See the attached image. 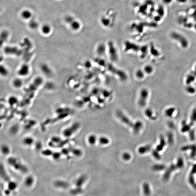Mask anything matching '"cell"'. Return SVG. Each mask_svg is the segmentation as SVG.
Returning a JSON list of instances; mask_svg holds the SVG:
<instances>
[{
	"instance_id": "cell-1",
	"label": "cell",
	"mask_w": 196,
	"mask_h": 196,
	"mask_svg": "<svg viewBox=\"0 0 196 196\" xmlns=\"http://www.w3.org/2000/svg\"><path fill=\"white\" fill-rule=\"evenodd\" d=\"M116 114L117 117L122 122L133 129L135 134L139 133L142 128L143 124L142 122L138 121L133 123L127 116L120 110L117 111Z\"/></svg>"
},
{
	"instance_id": "cell-2",
	"label": "cell",
	"mask_w": 196,
	"mask_h": 196,
	"mask_svg": "<svg viewBox=\"0 0 196 196\" xmlns=\"http://www.w3.org/2000/svg\"><path fill=\"white\" fill-rule=\"evenodd\" d=\"M107 53L111 62H116L118 61L119 54L116 47L113 42H109L107 44Z\"/></svg>"
},
{
	"instance_id": "cell-3",
	"label": "cell",
	"mask_w": 196,
	"mask_h": 196,
	"mask_svg": "<svg viewBox=\"0 0 196 196\" xmlns=\"http://www.w3.org/2000/svg\"><path fill=\"white\" fill-rule=\"evenodd\" d=\"M149 94V91L147 89L143 88L141 90L138 100V104L140 107H143L146 105Z\"/></svg>"
},
{
	"instance_id": "cell-4",
	"label": "cell",
	"mask_w": 196,
	"mask_h": 196,
	"mask_svg": "<svg viewBox=\"0 0 196 196\" xmlns=\"http://www.w3.org/2000/svg\"><path fill=\"white\" fill-rule=\"evenodd\" d=\"M141 48V46L130 41H126L124 44V50L126 52H138L140 51Z\"/></svg>"
},
{
	"instance_id": "cell-5",
	"label": "cell",
	"mask_w": 196,
	"mask_h": 196,
	"mask_svg": "<svg viewBox=\"0 0 196 196\" xmlns=\"http://www.w3.org/2000/svg\"><path fill=\"white\" fill-rule=\"evenodd\" d=\"M80 124L78 122H76L73 125L65 129L63 131V134L67 137H70L79 128Z\"/></svg>"
},
{
	"instance_id": "cell-6",
	"label": "cell",
	"mask_w": 196,
	"mask_h": 196,
	"mask_svg": "<svg viewBox=\"0 0 196 196\" xmlns=\"http://www.w3.org/2000/svg\"><path fill=\"white\" fill-rule=\"evenodd\" d=\"M172 37L174 39L178 41L183 48H186L188 46V40L183 36L179 34L174 33L172 35Z\"/></svg>"
},
{
	"instance_id": "cell-7",
	"label": "cell",
	"mask_w": 196,
	"mask_h": 196,
	"mask_svg": "<svg viewBox=\"0 0 196 196\" xmlns=\"http://www.w3.org/2000/svg\"><path fill=\"white\" fill-rule=\"evenodd\" d=\"M196 78V65L194 70L191 72L186 77V83L187 85H190L191 84L194 82Z\"/></svg>"
},
{
	"instance_id": "cell-8",
	"label": "cell",
	"mask_w": 196,
	"mask_h": 196,
	"mask_svg": "<svg viewBox=\"0 0 196 196\" xmlns=\"http://www.w3.org/2000/svg\"><path fill=\"white\" fill-rule=\"evenodd\" d=\"M67 22L70 23L71 24V27L72 29L76 30H78L80 27V24L78 21H76L74 20L73 17H68L66 19Z\"/></svg>"
},
{
	"instance_id": "cell-9",
	"label": "cell",
	"mask_w": 196,
	"mask_h": 196,
	"mask_svg": "<svg viewBox=\"0 0 196 196\" xmlns=\"http://www.w3.org/2000/svg\"><path fill=\"white\" fill-rule=\"evenodd\" d=\"M107 52V46L103 44L99 45L97 48V53L99 55H103Z\"/></svg>"
},
{
	"instance_id": "cell-10",
	"label": "cell",
	"mask_w": 196,
	"mask_h": 196,
	"mask_svg": "<svg viewBox=\"0 0 196 196\" xmlns=\"http://www.w3.org/2000/svg\"><path fill=\"white\" fill-rule=\"evenodd\" d=\"M140 57L142 59H143L146 57L148 52V46H141L140 50Z\"/></svg>"
},
{
	"instance_id": "cell-11",
	"label": "cell",
	"mask_w": 196,
	"mask_h": 196,
	"mask_svg": "<svg viewBox=\"0 0 196 196\" xmlns=\"http://www.w3.org/2000/svg\"><path fill=\"white\" fill-rule=\"evenodd\" d=\"M151 147L149 145L141 146L138 149V153L141 154L146 153L150 150L151 149Z\"/></svg>"
},
{
	"instance_id": "cell-12",
	"label": "cell",
	"mask_w": 196,
	"mask_h": 196,
	"mask_svg": "<svg viewBox=\"0 0 196 196\" xmlns=\"http://www.w3.org/2000/svg\"><path fill=\"white\" fill-rule=\"evenodd\" d=\"M145 74L143 70L139 69L137 70L135 72V77L138 79H142L145 77Z\"/></svg>"
},
{
	"instance_id": "cell-13",
	"label": "cell",
	"mask_w": 196,
	"mask_h": 196,
	"mask_svg": "<svg viewBox=\"0 0 196 196\" xmlns=\"http://www.w3.org/2000/svg\"><path fill=\"white\" fill-rule=\"evenodd\" d=\"M86 180V177L85 175L81 176L76 182V185L78 188H80Z\"/></svg>"
},
{
	"instance_id": "cell-14",
	"label": "cell",
	"mask_w": 196,
	"mask_h": 196,
	"mask_svg": "<svg viewBox=\"0 0 196 196\" xmlns=\"http://www.w3.org/2000/svg\"><path fill=\"white\" fill-rule=\"evenodd\" d=\"M143 191L145 196H149L150 194V186L147 183H145L143 185Z\"/></svg>"
},
{
	"instance_id": "cell-15",
	"label": "cell",
	"mask_w": 196,
	"mask_h": 196,
	"mask_svg": "<svg viewBox=\"0 0 196 196\" xmlns=\"http://www.w3.org/2000/svg\"><path fill=\"white\" fill-rule=\"evenodd\" d=\"M22 17L25 19H30L32 16V13L28 10H25L23 11L22 13Z\"/></svg>"
},
{
	"instance_id": "cell-16",
	"label": "cell",
	"mask_w": 196,
	"mask_h": 196,
	"mask_svg": "<svg viewBox=\"0 0 196 196\" xmlns=\"http://www.w3.org/2000/svg\"><path fill=\"white\" fill-rule=\"evenodd\" d=\"M150 51L152 55L155 57L158 56L160 55V53L158 50L155 48L153 45H151L150 48Z\"/></svg>"
},
{
	"instance_id": "cell-17",
	"label": "cell",
	"mask_w": 196,
	"mask_h": 196,
	"mask_svg": "<svg viewBox=\"0 0 196 196\" xmlns=\"http://www.w3.org/2000/svg\"><path fill=\"white\" fill-rule=\"evenodd\" d=\"M33 142V139L32 138L30 137L25 138L23 141V144L27 146H31V145L32 144Z\"/></svg>"
},
{
	"instance_id": "cell-18",
	"label": "cell",
	"mask_w": 196,
	"mask_h": 196,
	"mask_svg": "<svg viewBox=\"0 0 196 196\" xmlns=\"http://www.w3.org/2000/svg\"><path fill=\"white\" fill-rule=\"evenodd\" d=\"M28 71V67L27 65H23L20 69L19 73L20 75H27Z\"/></svg>"
},
{
	"instance_id": "cell-19",
	"label": "cell",
	"mask_w": 196,
	"mask_h": 196,
	"mask_svg": "<svg viewBox=\"0 0 196 196\" xmlns=\"http://www.w3.org/2000/svg\"><path fill=\"white\" fill-rule=\"evenodd\" d=\"M98 141L99 143L101 145H107V144H108L109 142V140L106 137H100L98 138Z\"/></svg>"
},
{
	"instance_id": "cell-20",
	"label": "cell",
	"mask_w": 196,
	"mask_h": 196,
	"mask_svg": "<svg viewBox=\"0 0 196 196\" xmlns=\"http://www.w3.org/2000/svg\"><path fill=\"white\" fill-rule=\"evenodd\" d=\"M51 28L50 26L48 25H44L41 28V31L44 34H49L51 32Z\"/></svg>"
},
{
	"instance_id": "cell-21",
	"label": "cell",
	"mask_w": 196,
	"mask_h": 196,
	"mask_svg": "<svg viewBox=\"0 0 196 196\" xmlns=\"http://www.w3.org/2000/svg\"><path fill=\"white\" fill-rule=\"evenodd\" d=\"M143 70L145 73L149 75L153 72V68L151 65H146L144 67Z\"/></svg>"
},
{
	"instance_id": "cell-22",
	"label": "cell",
	"mask_w": 196,
	"mask_h": 196,
	"mask_svg": "<svg viewBox=\"0 0 196 196\" xmlns=\"http://www.w3.org/2000/svg\"><path fill=\"white\" fill-rule=\"evenodd\" d=\"M186 91L188 94H193L196 92V89L194 87L190 85H188L186 88Z\"/></svg>"
},
{
	"instance_id": "cell-23",
	"label": "cell",
	"mask_w": 196,
	"mask_h": 196,
	"mask_svg": "<svg viewBox=\"0 0 196 196\" xmlns=\"http://www.w3.org/2000/svg\"><path fill=\"white\" fill-rule=\"evenodd\" d=\"M1 147V151L3 154L4 155H7L10 152V148L7 145H3Z\"/></svg>"
},
{
	"instance_id": "cell-24",
	"label": "cell",
	"mask_w": 196,
	"mask_h": 196,
	"mask_svg": "<svg viewBox=\"0 0 196 196\" xmlns=\"http://www.w3.org/2000/svg\"><path fill=\"white\" fill-rule=\"evenodd\" d=\"M97 139L96 136L94 135H90L88 138L89 143L91 145H94L96 143Z\"/></svg>"
},
{
	"instance_id": "cell-25",
	"label": "cell",
	"mask_w": 196,
	"mask_h": 196,
	"mask_svg": "<svg viewBox=\"0 0 196 196\" xmlns=\"http://www.w3.org/2000/svg\"><path fill=\"white\" fill-rule=\"evenodd\" d=\"M22 85V81L20 79H16L14 80L13 82V85L15 88H20Z\"/></svg>"
},
{
	"instance_id": "cell-26",
	"label": "cell",
	"mask_w": 196,
	"mask_h": 196,
	"mask_svg": "<svg viewBox=\"0 0 196 196\" xmlns=\"http://www.w3.org/2000/svg\"><path fill=\"white\" fill-rule=\"evenodd\" d=\"M175 111V108H170L167 109L166 111V114L169 116V117H171L170 116H172L173 114V113ZM168 116V117H169Z\"/></svg>"
},
{
	"instance_id": "cell-27",
	"label": "cell",
	"mask_w": 196,
	"mask_h": 196,
	"mask_svg": "<svg viewBox=\"0 0 196 196\" xmlns=\"http://www.w3.org/2000/svg\"><path fill=\"white\" fill-rule=\"evenodd\" d=\"M122 158L125 161H129L131 159V155L129 153H125L122 155Z\"/></svg>"
},
{
	"instance_id": "cell-28",
	"label": "cell",
	"mask_w": 196,
	"mask_h": 196,
	"mask_svg": "<svg viewBox=\"0 0 196 196\" xmlns=\"http://www.w3.org/2000/svg\"><path fill=\"white\" fill-rule=\"evenodd\" d=\"M145 113L148 117H149V118H151V117H152V115H153V112L151 109H146L145 111Z\"/></svg>"
},
{
	"instance_id": "cell-29",
	"label": "cell",
	"mask_w": 196,
	"mask_h": 196,
	"mask_svg": "<svg viewBox=\"0 0 196 196\" xmlns=\"http://www.w3.org/2000/svg\"><path fill=\"white\" fill-rule=\"evenodd\" d=\"M160 166V165H155L153 167L154 170H156V171H158V170H162L163 169L164 167L162 166Z\"/></svg>"
},
{
	"instance_id": "cell-30",
	"label": "cell",
	"mask_w": 196,
	"mask_h": 196,
	"mask_svg": "<svg viewBox=\"0 0 196 196\" xmlns=\"http://www.w3.org/2000/svg\"><path fill=\"white\" fill-rule=\"evenodd\" d=\"M37 25H38V23H36L35 21L34 22L32 21V22L30 23V26L32 28H35L37 27Z\"/></svg>"
}]
</instances>
